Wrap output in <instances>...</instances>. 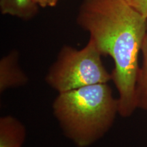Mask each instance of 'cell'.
Returning <instances> with one entry per match:
<instances>
[{"label":"cell","instance_id":"7a4b0ae2","mask_svg":"<svg viewBox=\"0 0 147 147\" xmlns=\"http://www.w3.org/2000/svg\"><path fill=\"white\" fill-rule=\"evenodd\" d=\"M52 108L65 136L77 147H89L113 127L119 103L108 84L102 83L58 93Z\"/></svg>","mask_w":147,"mask_h":147},{"label":"cell","instance_id":"9c48e42d","mask_svg":"<svg viewBox=\"0 0 147 147\" xmlns=\"http://www.w3.org/2000/svg\"><path fill=\"white\" fill-rule=\"evenodd\" d=\"M37 4L41 8H47V7H55L57 4L59 0H34Z\"/></svg>","mask_w":147,"mask_h":147},{"label":"cell","instance_id":"6da1fadb","mask_svg":"<svg viewBox=\"0 0 147 147\" xmlns=\"http://www.w3.org/2000/svg\"><path fill=\"white\" fill-rule=\"evenodd\" d=\"M76 23L89 33L102 56L113 58L112 80L119 93V115L129 117L137 109L136 86L147 18L125 0H82Z\"/></svg>","mask_w":147,"mask_h":147},{"label":"cell","instance_id":"277c9868","mask_svg":"<svg viewBox=\"0 0 147 147\" xmlns=\"http://www.w3.org/2000/svg\"><path fill=\"white\" fill-rule=\"evenodd\" d=\"M19 54L12 51L0 60V93L11 88L22 87L29 81L27 75L19 65Z\"/></svg>","mask_w":147,"mask_h":147},{"label":"cell","instance_id":"5b68a950","mask_svg":"<svg viewBox=\"0 0 147 147\" xmlns=\"http://www.w3.org/2000/svg\"><path fill=\"white\" fill-rule=\"evenodd\" d=\"M26 135V128L18 119L11 115L0 118V147H22Z\"/></svg>","mask_w":147,"mask_h":147},{"label":"cell","instance_id":"3957f363","mask_svg":"<svg viewBox=\"0 0 147 147\" xmlns=\"http://www.w3.org/2000/svg\"><path fill=\"white\" fill-rule=\"evenodd\" d=\"M102 57L91 39L81 49L64 45L48 71L45 81L58 93L108 83L112 75L103 64Z\"/></svg>","mask_w":147,"mask_h":147},{"label":"cell","instance_id":"ba28073f","mask_svg":"<svg viewBox=\"0 0 147 147\" xmlns=\"http://www.w3.org/2000/svg\"><path fill=\"white\" fill-rule=\"evenodd\" d=\"M134 9L147 18V0H125Z\"/></svg>","mask_w":147,"mask_h":147},{"label":"cell","instance_id":"8992f818","mask_svg":"<svg viewBox=\"0 0 147 147\" xmlns=\"http://www.w3.org/2000/svg\"><path fill=\"white\" fill-rule=\"evenodd\" d=\"M40 6L34 0H0V12L25 21L36 17Z\"/></svg>","mask_w":147,"mask_h":147},{"label":"cell","instance_id":"52a82bcc","mask_svg":"<svg viewBox=\"0 0 147 147\" xmlns=\"http://www.w3.org/2000/svg\"><path fill=\"white\" fill-rule=\"evenodd\" d=\"M141 53L142 59L138 74L136 95L137 108L147 112V26Z\"/></svg>","mask_w":147,"mask_h":147}]
</instances>
